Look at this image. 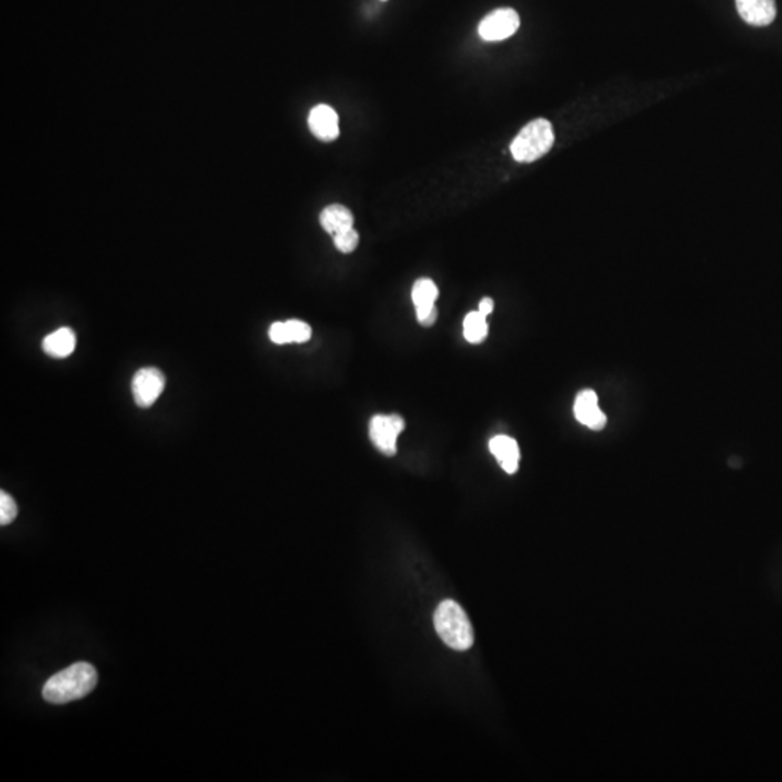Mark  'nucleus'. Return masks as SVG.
Segmentation results:
<instances>
[{"label": "nucleus", "mask_w": 782, "mask_h": 782, "mask_svg": "<svg viewBox=\"0 0 782 782\" xmlns=\"http://www.w3.org/2000/svg\"><path fill=\"white\" fill-rule=\"evenodd\" d=\"M97 671L87 662H77L51 676L44 686L43 696L51 705H66L80 700L95 690Z\"/></svg>", "instance_id": "nucleus-1"}, {"label": "nucleus", "mask_w": 782, "mask_h": 782, "mask_svg": "<svg viewBox=\"0 0 782 782\" xmlns=\"http://www.w3.org/2000/svg\"><path fill=\"white\" fill-rule=\"evenodd\" d=\"M436 632L446 646L453 651H467L474 645V632L467 613L458 603L445 600L433 616Z\"/></svg>", "instance_id": "nucleus-2"}, {"label": "nucleus", "mask_w": 782, "mask_h": 782, "mask_svg": "<svg viewBox=\"0 0 782 782\" xmlns=\"http://www.w3.org/2000/svg\"><path fill=\"white\" fill-rule=\"evenodd\" d=\"M553 142V124L546 119H534L517 134L510 144V153L519 163H533L551 151Z\"/></svg>", "instance_id": "nucleus-3"}, {"label": "nucleus", "mask_w": 782, "mask_h": 782, "mask_svg": "<svg viewBox=\"0 0 782 782\" xmlns=\"http://www.w3.org/2000/svg\"><path fill=\"white\" fill-rule=\"evenodd\" d=\"M404 419L399 414H377L370 421V438L380 452L393 457L397 452V436L404 431Z\"/></svg>", "instance_id": "nucleus-4"}, {"label": "nucleus", "mask_w": 782, "mask_h": 782, "mask_svg": "<svg viewBox=\"0 0 782 782\" xmlns=\"http://www.w3.org/2000/svg\"><path fill=\"white\" fill-rule=\"evenodd\" d=\"M521 16L512 7H500L487 15L478 25V36L487 43L503 41L516 34Z\"/></svg>", "instance_id": "nucleus-5"}, {"label": "nucleus", "mask_w": 782, "mask_h": 782, "mask_svg": "<svg viewBox=\"0 0 782 782\" xmlns=\"http://www.w3.org/2000/svg\"><path fill=\"white\" fill-rule=\"evenodd\" d=\"M166 387V377L154 367L138 370L132 379V396L139 407H149L156 403Z\"/></svg>", "instance_id": "nucleus-6"}, {"label": "nucleus", "mask_w": 782, "mask_h": 782, "mask_svg": "<svg viewBox=\"0 0 782 782\" xmlns=\"http://www.w3.org/2000/svg\"><path fill=\"white\" fill-rule=\"evenodd\" d=\"M438 296V287L431 279H419L413 284L411 300H413L414 308H416V318H418V322L425 328L432 326L438 319V310L435 308Z\"/></svg>", "instance_id": "nucleus-7"}, {"label": "nucleus", "mask_w": 782, "mask_h": 782, "mask_svg": "<svg viewBox=\"0 0 782 782\" xmlns=\"http://www.w3.org/2000/svg\"><path fill=\"white\" fill-rule=\"evenodd\" d=\"M574 414L581 425L587 426L593 431H602L607 423V418L598 407V397L593 390H583L574 403Z\"/></svg>", "instance_id": "nucleus-8"}, {"label": "nucleus", "mask_w": 782, "mask_h": 782, "mask_svg": "<svg viewBox=\"0 0 782 782\" xmlns=\"http://www.w3.org/2000/svg\"><path fill=\"white\" fill-rule=\"evenodd\" d=\"M309 129L316 138L323 142H332L340 137V119L332 107L318 105L309 114Z\"/></svg>", "instance_id": "nucleus-9"}, {"label": "nucleus", "mask_w": 782, "mask_h": 782, "mask_svg": "<svg viewBox=\"0 0 782 782\" xmlns=\"http://www.w3.org/2000/svg\"><path fill=\"white\" fill-rule=\"evenodd\" d=\"M740 18L754 26H767L777 16L776 0H736Z\"/></svg>", "instance_id": "nucleus-10"}, {"label": "nucleus", "mask_w": 782, "mask_h": 782, "mask_svg": "<svg viewBox=\"0 0 782 782\" xmlns=\"http://www.w3.org/2000/svg\"><path fill=\"white\" fill-rule=\"evenodd\" d=\"M269 337L277 345L291 344V342L303 344L312 338V328L303 320L290 319L287 322H276L269 326Z\"/></svg>", "instance_id": "nucleus-11"}, {"label": "nucleus", "mask_w": 782, "mask_h": 782, "mask_svg": "<svg viewBox=\"0 0 782 782\" xmlns=\"http://www.w3.org/2000/svg\"><path fill=\"white\" fill-rule=\"evenodd\" d=\"M490 452L497 458L499 464L507 474H514L519 470L521 450L513 438L506 435H497L490 441Z\"/></svg>", "instance_id": "nucleus-12"}, {"label": "nucleus", "mask_w": 782, "mask_h": 782, "mask_svg": "<svg viewBox=\"0 0 782 782\" xmlns=\"http://www.w3.org/2000/svg\"><path fill=\"white\" fill-rule=\"evenodd\" d=\"M319 222L328 234L337 235L354 228V215L345 206L330 205L319 215Z\"/></svg>", "instance_id": "nucleus-13"}, {"label": "nucleus", "mask_w": 782, "mask_h": 782, "mask_svg": "<svg viewBox=\"0 0 782 782\" xmlns=\"http://www.w3.org/2000/svg\"><path fill=\"white\" fill-rule=\"evenodd\" d=\"M76 333L70 328H60L44 338L43 350L53 358H66L73 354L76 348Z\"/></svg>", "instance_id": "nucleus-14"}, {"label": "nucleus", "mask_w": 782, "mask_h": 782, "mask_svg": "<svg viewBox=\"0 0 782 782\" xmlns=\"http://www.w3.org/2000/svg\"><path fill=\"white\" fill-rule=\"evenodd\" d=\"M489 335L487 316L482 312H471L464 319V337L470 344H482Z\"/></svg>", "instance_id": "nucleus-15"}, {"label": "nucleus", "mask_w": 782, "mask_h": 782, "mask_svg": "<svg viewBox=\"0 0 782 782\" xmlns=\"http://www.w3.org/2000/svg\"><path fill=\"white\" fill-rule=\"evenodd\" d=\"M333 244L337 247L338 251L350 254L357 249L358 244H360V235L354 228H350V229L344 230L340 234L333 235Z\"/></svg>", "instance_id": "nucleus-16"}, {"label": "nucleus", "mask_w": 782, "mask_h": 782, "mask_svg": "<svg viewBox=\"0 0 782 782\" xmlns=\"http://www.w3.org/2000/svg\"><path fill=\"white\" fill-rule=\"evenodd\" d=\"M18 516V506L7 493H0V523L2 526L11 524Z\"/></svg>", "instance_id": "nucleus-17"}, {"label": "nucleus", "mask_w": 782, "mask_h": 782, "mask_svg": "<svg viewBox=\"0 0 782 782\" xmlns=\"http://www.w3.org/2000/svg\"><path fill=\"white\" fill-rule=\"evenodd\" d=\"M494 310V301L493 299L484 298L482 301H480V306H478V312H482L484 316H489L490 313Z\"/></svg>", "instance_id": "nucleus-18"}]
</instances>
